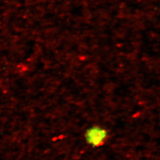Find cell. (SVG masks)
Masks as SVG:
<instances>
[{
    "mask_svg": "<svg viewBox=\"0 0 160 160\" xmlns=\"http://www.w3.org/2000/svg\"><path fill=\"white\" fill-rule=\"evenodd\" d=\"M108 138V132L106 128L99 126H93L88 128L85 133L86 142L94 148L102 146Z\"/></svg>",
    "mask_w": 160,
    "mask_h": 160,
    "instance_id": "1",
    "label": "cell"
}]
</instances>
